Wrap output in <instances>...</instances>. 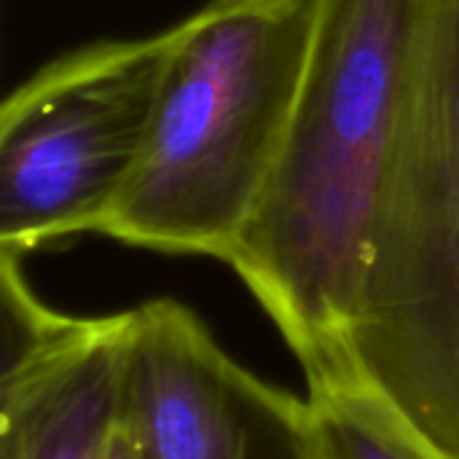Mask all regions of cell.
Listing matches in <instances>:
<instances>
[{
    "instance_id": "6da1fadb",
    "label": "cell",
    "mask_w": 459,
    "mask_h": 459,
    "mask_svg": "<svg viewBox=\"0 0 459 459\" xmlns=\"http://www.w3.org/2000/svg\"><path fill=\"white\" fill-rule=\"evenodd\" d=\"M433 0H315L312 46L269 186L226 264L307 385L360 377L352 328Z\"/></svg>"
},
{
    "instance_id": "7a4b0ae2",
    "label": "cell",
    "mask_w": 459,
    "mask_h": 459,
    "mask_svg": "<svg viewBox=\"0 0 459 459\" xmlns=\"http://www.w3.org/2000/svg\"><path fill=\"white\" fill-rule=\"evenodd\" d=\"M315 0H210L167 30L140 159L100 237L226 264L274 172Z\"/></svg>"
},
{
    "instance_id": "3957f363",
    "label": "cell",
    "mask_w": 459,
    "mask_h": 459,
    "mask_svg": "<svg viewBox=\"0 0 459 459\" xmlns=\"http://www.w3.org/2000/svg\"><path fill=\"white\" fill-rule=\"evenodd\" d=\"M360 377L459 459V0H433L352 328Z\"/></svg>"
},
{
    "instance_id": "277c9868",
    "label": "cell",
    "mask_w": 459,
    "mask_h": 459,
    "mask_svg": "<svg viewBox=\"0 0 459 459\" xmlns=\"http://www.w3.org/2000/svg\"><path fill=\"white\" fill-rule=\"evenodd\" d=\"M167 30L81 46L0 108V253L97 234L124 191L156 105Z\"/></svg>"
},
{
    "instance_id": "5b68a950",
    "label": "cell",
    "mask_w": 459,
    "mask_h": 459,
    "mask_svg": "<svg viewBox=\"0 0 459 459\" xmlns=\"http://www.w3.org/2000/svg\"><path fill=\"white\" fill-rule=\"evenodd\" d=\"M124 422L140 459H309V406L242 368L175 299L129 309Z\"/></svg>"
},
{
    "instance_id": "8992f818",
    "label": "cell",
    "mask_w": 459,
    "mask_h": 459,
    "mask_svg": "<svg viewBox=\"0 0 459 459\" xmlns=\"http://www.w3.org/2000/svg\"><path fill=\"white\" fill-rule=\"evenodd\" d=\"M0 288L19 350L0 382V459H105L124 420L129 309L67 317L46 309L0 253Z\"/></svg>"
},
{
    "instance_id": "52a82bcc",
    "label": "cell",
    "mask_w": 459,
    "mask_h": 459,
    "mask_svg": "<svg viewBox=\"0 0 459 459\" xmlns=\"http://www.w3.org/2000/svg\"><path fill=\"white\" fill-rule=\"evenodd\" d=\"M309 459H455L363 377L309 387Z\"/></svg>"
},
{
    "instance_id": "ba28073f",
    "label": "cell",
    "mask_w": 459,
    "mask_h": 459,
    "mask_svg": "<svg viewBox=\"0 0 459 459\" xmlns=\"http://www.w3.org/2000/svg\"><path fill=\"white\" fill-rule=\"evenodd\" d=\"M105 459H140L137 444H134V438H132V433H129L124 420H121V425L113 433V441H110V449H108V457Z\"/></svg>"
}]
</instances>
